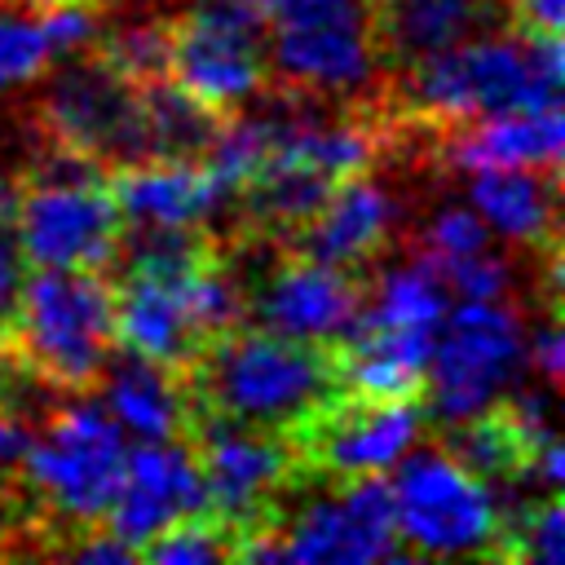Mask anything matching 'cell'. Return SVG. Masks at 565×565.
<instances>
[{"label": "cell", "instance_id": "484cf974", "mask_svg": "<svg viewBox=\"0 0 565 565\" xmlns=\"http://www.w3.org/2000/svg\"><path fill=\"white\" fill-rule=\"evenodd\" d=\"M490 247V225L477 216L472 203H441L437 212H428L424 230H419V252L441 265V260H459L472 252Z\"/></svg>", "mask_w": 565, "mask_h": 565}, {"label": "cell", "instance_id": "d6a6232c", "mask_svg": "<svg viewBox=\"0 0 565 565\" xmlns=\"http://www.w3.org/2000/svg\"><path fill=\"white\" fill-rule=\"evenodd\" d=\"M31 9H53V4H102V0H22Z\"/></svg>", "mask_w": 565, "mask_h": 565}, {"label": "cell", "instance_id": "f546056e", "mask_svg": "<svg viewBox=\"0 0 565 565\" xmlns=\"http://www.w3.org/2000/svg\"><path fill=\"white\" fill-rule=\"evenodd\" d=\"M31 419L13 415L0 406V486H18V472H22V459H26V446H31Z\"/></svg>", "mask_w": 565, "mask_h": 565}, {"label": "cell", "instance_id": "7c38bea8", "mask_svg": "<svg viewBox=\"0 0 565 565\" xmlns=\"http://www.w3.org/2000/svg\"><path fill=\"white\" fill-rule=\"evenodd\" d=\"M428 411L415 397H358L335 393L305 424L287 433L296 459L318 481L380 477L388 472L424 433Z\"/></svg>", "mask_w": 565, "mask_h": 565}, {"label": "cell", "instance_id": "9a60e30c", "mask_svg": "<svg viewBox=\"0 0 565 565\" xmlns=\"http://www.w3.org/2000/svg\"><path fill=\"white\" fill-rule=\"evenodd\" d=\"M406 221H411V203L393 185L366 172H353L331 185L322 207L282 247L322 265L362 269V265H375L402 238Z\"/></svg>", "mask_w": 565, "mask_h": 565}, {"label": "cell", "instance_id": "2e32d148", "mask_svg": "<svg viewBox=\"0 0 565 565\" xmlns=\"http://www.w3.org/2000/svg\"><path fill=\"white\" fill-rule=\"evenodd\" d=\"M194 512H207L194 446L181 437H168V441H141L137 450H128L119 490L102 521L110 534H119L137 552L146 539H154L159 530Z\"/></svg>", "mask_w": 565, "mask_h": 565}, {"label": "cell", "instance_id": "277c9868", "mask_svg": "<svg viewBox=\"0 0 565 565\" xmlns=\"http://www.w3.org/2000/svg\"><path fill=\"white\" fill-rule=\"evenodd\" d=\"M128 459L124 428L93 397H62L31 433L18 490L57 525H97L119 490Z\"/></svg>", "mask_w": 565, "mask_h": 565}, {"label": "cell", "instance_id": "5b68a950", "mask_svg": "<svg viewBox=\"0 0 565 565\" xmlns=\"http://www.w3.org/2000/svg\"><path fill=\"white\" fill-rule=\"evenodd\" d=\"M9 344L62 393L97 384L115 349V287L102 269H35L18 287Z\"/></svg>", "mask_w": 565, "mask_h": 565}, {"label": "cell", "instance_id": "d6986e66", "mask_svg": "<svg viewBox=\"0 0 565 565\" xmlns=\"http://www.w3.org/2000/svg\"><path fill=\"white\" fill-rule=\"evenodd\" d=\"M102 406L137 441H168L190 433L185 375L137 353H110L102 366Z\"/></svg>", "mask_w": 565, "mask_h": 565}, {"label": "cell", "instance_id": "e575fe53", "mask_svg": "<svg viewBox=\"0 0 565 565\" xmlns=\"http://www.w3.org/2000/svg\"><path fill=\"white\" fill-rule=\"evenodd\" d=\"M4 534H9V525H4V521H0V547H4Z\"/></svg>", "mask_w": 565, "mask_h": 565}, {"label": "cell", "instance_id": "5bb4252c", "mask_svg": "<svg viewBox=\"0 0 565 565\" xmlns=\"http://www.w3.org/2000/svg\"><path fill=\"white\" fill-rule=\"evenodd\" d=\"M238 287H243V313H252L256 327L313 344H335L353 327L366 291L358 269L322 265L296 252H282L278 265L252 278L243 274Z\"/></svg>", "mask_w": 565, "mask_h": 565}, {"label": "cell", "instance_id": "8992f818", "mask_svg": "<svg viewBox=\"0 0 565 565\" xmlns=\"http://www.w3.org/2000/svg\"><path fill=\"white\" fill-rule=\"evenodd\" d=\"M393 530L419 556H503V508L490 481L446 446H411L393 463Z\"/></svg>", "mask_w": 565, "mask_h": 565}, {"label": "cell", "instance_id": "7a4b0ae2", "mask_svg": "<svg viewBox=\"0 0 565 565\" xmlns=\"http://www.w3.org/2000/svg\"><path fill=\"white\" fill-rule=\"evenodd\" d=\"M181 375L190 415H216L269 433H291L335 393H344L335 344L291 340L265 327H234L216 335Z\"/></svg>", "mask_w": 565, "mask_h": 565}, {"label": "cell", "instance_id": "83f0119b", "mask_svg": "<svg viewBox=\"0 0 565 565\" xmlns=\"http://www.w3.org/2000/svg\"><path fill=\"white\" fill-rule=\"evenodd\" d=\"M525 366L543 380V384H561V371H565V340H561V327H556V309H547V318L525 335Z\"/></svg>", "mask_w": 565, "mask_h": 565}, {"label": "cell", "instance_id": "9c48e42d", "mask_svg": "<svg viewBox=\"0 0 565 565\" xmlns=\"http://www.w3.org/2000/svg\"><path fill=\"white\" fill-rule=\"evenodd\" d=\"M35 132L102 168L137 163L146 159L141 88L119 75L97 49L71 53L62 57V71L49 75L35 102Z\"/></svg>", "mask_w": 565, "mask_h": 565}, {"label": "cell", "instance_id": "d4e9b609", "mask_svg": "<svg viewBox=\"0 0 565 565\" xmlns=\"http://www.w3.org/2000/svg\"><path fill=\"white\" fill-rule=\"evenodd\" d=\"M137 556L146 561H163V565H212V561H234V534L230 525H221L212 512H194L168 530H159L154 539H146L137 547Z\"/></svg>", "mask_w": 565, "mask_h": 565}, {"label": "cell", "instance_id": "ac0fdd59", "mask_svg": "<svg viewBox=\"0 0 565 565\" xmlns=\"http://www.w3.org/2000/svg\"><path fill=\"white\" fill-rule=\"evenodd\" d=\"M441 159L455 172H481V168H539V172H561V106H521V110H499L459 128L441 132Z\"/></svg>", "mask_w": 565, "mask_h": 565}, {"label": "cell", "instance_id": "44dd1931", "mask_svg": "<svg viewBox=\"0 0 565 565\" xmlns=\"http://www.w3.org/2000/svg\"><path fill=\"white\" fill-rule=\"evenodd\" d=\"M503 0H375V44L384 66H406L494 26Z\"/></svg>", "mask_w": 565, "mask_h": 565}, {"label": "cell", "instance_id": "3957f363", "mask_svg": "<svg viewBox=\"0 0 565 565\" xmlns=\"http://www.w3.org/2000/svg\"><path fill=\"white\" fill-rule=\"evenodd\" d=\"M265 66L282 93L362 106L384 97L371 0H269Z\"/></svg>", "mask_w": 565, "mask_h": 565}, {"label": "cell", "instance_id": "6da1fadb", "mask_svg": "<svg viewBox=\"0 0 565 565\" xmlns=\"http://www.w3.org/2000/svg\"><path fill=\"white\" fill-rule=\"evenodd\" d=\"M561 35L477 31L450 49L397 66L393 115L411 128H459L499 110L561 106Z\"/></svg>", "mask_w": 565, "mask_h": 565}, {"label": "cell", "instance_id": "836d02e7", "mask_svg": "<svg viewBox=\"0 0 565 565\" xmlns=\"http://www.w3.org/2000/svg\"><path fill=\"white\" fill-rule=\"evenodd\" d=\"M243 4H252V9H260V13H265V4H269V0H243Z\"/></svg>", "mask_w": 565, "mask_h": 565}, {"label": "cell", "instance_id": "4dcf8cb0", "mask_svg": "<svg viewBox=\"0 0 565 565\" xmlns=\"http://www.w3.org/2000/svg\"><path fill=\"white\" fill-rule=\"evenodd\" d=\"M18 287H22V256H18V247L0 234V340H9Z\"/></svg>", "mask_w": 565, "mask_h": 565}, {"label": "cell", "instance_id": "ba28073f", "mask_svg": "<svg viewBox=\"0 0 565 565\" xmlns=\"http://www.w3.org/2000/svg\"><path fill=\"white\" fill-rule=\"evenodd\" d=\"M185 437L199 459L207 512L230 525L234 547L252 534H274V521L282 516V494L309 481L287 433L247 428L216 415H190Z\"/></svg>", "mask_w": 565, "mask_h": 565}, {"label": "cell", "instance_id": "e0dca14e", "mask_svg": "<svg viewBox=\"0 0 565 565\" xmlns=\"http://www.w3.org/2000/svg\"><path fill=\"white\" fill-rule=\"evenodd\" d=\"M110 194L132 225H185L207 230L234 207V190L203 159H137L110 168Z\"/></svg>", "mask_w": 565, "mask_h": 565}, {"label": "cell", "instance_id": "4fadbf2b", "mask_svg": "<svg viewBox=\"0 0 565 565\" xmlns=\"http://www.w3.org/2000/svg\"><path fill=\"white\" fill-rule=\"evenodd\" d=\"M278 561H335V565H366V561H402L406 547L393 530L388 481L380 477H344L335 490L309 494L287 521H274Z\"/></svg>", "mask_w": 565, "mask_h": 565}, {"label": "cell", "instance_id": "603a6c76", "mask_svg": "<svg viewBox=\"0 0 565 565\" xmlns=\"http://www.w3.org/2000/svg\"><path fill=\"white\" fill-rule=\"evenodd\" d=\"M93 49L119 71L128 75L137 88L168 79V57H172V18L154 13V9H137L124 13L106 26H97Z\"/></svg>", "mask_w": 565, "mask_h": 565}, {"label": "cell", "instance_id": "7402d4cb", "mask_svg": "<svg viewBox=\"0 0 565 565\" xmlns=\"http://www.w3.org/2000/svg\"><path fill=\"white\" fill-rule=\"evenodd\" d=\"M141 110H146V159H203L225 119L185 88H177L172 79L146 84Z\"/></svg>", "mask_w": 565, "mask_h": 565}, {"label": "cell", "instance_id": "30bf717a", "mask_svg": "<svg viewBox=\"0 0 565 565\" xmlns=\"http://www.w3.org/2000/svg\"><path fill=\"white\" fill-rule=\"evenodd\" d=\"M9 221L18 256L35 269H106L124 234L102 172H31Z\"/></svg>", "mask_w": 565, "mask_h": 565}, {"label": "cell", "instance_id": "cb8c5ba5", "mask_svg": "<svg viewBox=\"0 0 565 565\" xmlns=\"http://www.w3.org/2000/svg\"><path fill=\"white\" fill-rule=\"evenodd\" d=\"M53 66V44L44 31V9L22 0H0V97L18 93Z\"/></svg>", "mask_w": 565, "mask_h": 565}, {"label": "cell", "instance_id": "8fae6325", "mask_svg": "<svg viewBox=\"0 0 565 565\" xmlns=\"http://www.w3.org/2000/svg\"><path fill=\"white\" fill-rule=\"evenodd\" d=\"M168 79L216 115L252 106L265 84V13L243 0H194L172 18Z\"/></svg>", "mask_w": 565, "mask_h": 565}, {"label": "cell", "instance_id": "1f68e13d", "mask_svg": "<svg viewBox=\"0 0 565 565\" xmlns=\"http://www.w3.org/2000/svg\"><path fill=\"white\" fill-rule=\"evenodd\" d=\"M13 203H18V185H13V177L0 168V230L9 225V216H13Z\"/></svg>", "mask_w": 565, "mask_h": 565}, {"label": "cell", "instance_id": "d590c367", "mask_svg": "<svg viewBox=\"0 0 565 565\" xmlns=\"http://www.w3.org/2000/svg\"><path fill=\"white\" fill-rule=\"evenodd\" d=\"M371 4H375V0H371Z\"/></svg>", "mask_w": 565, "mask_h": 565}, {"label": "cell", "instance_id": "52a82bcc", "mask_svg": "<svg viewBox=\"0 0 565 565\" xmlns=\"http://www.w3.org/2000/svg\"><path fill=\"white\" fill-rule=\"evenodd\" d=\"M525 371V318L512 300H459L446 309L428 366V419L459 424L494 402L508 397V388Z\"/></svg>", "mask_w": 565, "mask_h": 565}, {"label": "cell", "instance_id": "ffe728a7", "mask_svg": "<svg viewBox=\"0 0 565 565\" xmlns=\"http://www.w3.org/2000/svg\"><path fill=\"white\" fill-rule=\"evenodd\" d=\"M468 177V203L490 225V234L539 256L556 247V172L481 168Z\"/></svg>", "mask_w": 565, "mask_h": 565}, {"label": "cell", "instance_id": "f1b7e54d", "mask_svg": "<svg viewBox=\"0 0 565 565\" xmlns=\"http://www.w3.org/2000/svg\"><path fill=\"white\" fill-rule=\"evenodd\" d=\"M62 556H71V561H97V565H119V561H137V552L119 539V534H110V530H79V539H71V543H62Z\"/></svg>", "mask_w": 565, "mask_h": 565}, {"label": "cell", "instance_id": "4316f807", "mask_svg": "<svg viewBox=\"0 0 565 565\" xmlns=\"http://www.w3.org/2000/svg\"><path fill=\"white\" fill-rule=\"evenodd\" d=\"M437 274L450 291H459V300H512V291L521 282L512 256L490 252V247L459 256V260H441Z\"/></svg>", "mask_w": 565, "mask_h": 565}]
</instances>
